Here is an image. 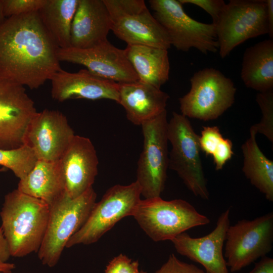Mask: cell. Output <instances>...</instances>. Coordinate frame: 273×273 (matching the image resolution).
Returning <instances> with one entry per match:
<instances>
[{"label":"cell","mask_w":273,"mask_h":273,"mask_svg":"<svg viewBox=\"0 0 273 273\" xmlns=\"http://www.w3.org/2000/svg\"><path fill=\"white\" fill-rule=\"evenodd\" d=\"M11 255L8 245L4 237L3 231L0 228V261L6 262L9 260Z\"/></svg>","instance_id":"obj_34"},{"label":"cell","mask_w":273,"mask_h":273,"mask_svg":"<svg viewBox=\"0 0 273 273\" xmlns=\"http://www.w3.org/2000/svg\"><path fill=\"white\" fill-rule=\"evenodd\" d=\"M267 15L268 23V34L270 39L273 38V0H266Z\"/></svg>","instance_id":"obj_35"},{"label":"cell","mask_w":273,"mask_h":273,"mask_svg":"<svg viewBox=\"0 0 273 273\" xmlns=\"http://www.w3.org/2000/svg\"><path fill=\"white\" fill-rule=\"evenodd\" d=\"M189 92L179 99L183 115L203 121L217 119L234 103L236 88L220 71L205 68L190 79Z\"/></svg>","instance_id":"obj_6"},{"label":"cell","mask_w":273,"mask_h":273,"mask_svg":"<svg viewBox=\"0 0 273 273\" xmlns=\"http://www.w3.org/2000/svg\"><path fill=\"white\" fill-rule=\"evenodd\" d=\"M132 216L155 242L171 241L190 229L210 221L188 202L183 199L166 201L161 197L141 199Z\"/></svg>","instance_id":"obj_4"},{"label":"cell","mask_w":273,"mask_h":273,"mask_svg":"<svg viewBox=\"0 0 273 273\" xmlns=\"http://www.w3.org/2000/svg\"><path fill=\"white\" fill-rule=\"evenodd\" d=\"M225 243L224 256L232 272L239 271L265 256L272 248V212L230 225Z\"/></svg>","instance_id":"obj_12"},{"label":"cell","mask_w":273,"mask_h":273,"mask_svg":"<svg viewBox=\"0 0 273 273\" xmlns=\"http://www.w3.org/2000/svg\"><path fill=\"white\" fill-rule=\"evenodd\" d=\"M256 101L260 108L262 118L258 123L254 124L251 127L256 133L263 134L272 144L273 90L258 93Z\"/></svg>","instance_id":"obj_28"},{"label":"cell","mask_w":273,"mask_h":273,"mask_svg":"<svg viewBox=\"0 0 273 273\" xmlns=\"http://www.w3.org/2000/svg\"><path fill=\"white\" fill-rule=\"evenodd\" d=\"M230 209L223 212L215 228L203 237L193 238L186 232L178 235L171 241L176 252L201 264L207 273H229L222 249L230 225Z\"/></svg>","instance_id":"obj_16"},{"label":"cell","mask_w":273,"mask_h":273,"mask_svg":"<svg viewBox=\"0 0 273 273\" xmlns=\"http://www.w3.org/2000/svg\"><path fill=\"white\" fill-rule=\"evenodd\" d=\"M139 262L120 254L113 258L106 266L104 273H139Z\"/></svg>","instance_id":"obj_31"},{"label":"cell","mask_w":273,"mask_h":273,"mask_svg":"<svg viewBox=\"0 0 273 273\" xmlns=\"http://www.w3.org/2000/svg\"><path fill=\"white\" fill-rule=\"evenodd\" d=\"M58 48L38 11L7 17L0 25V72L38 88L62 69Z\"/></svg>","instance_id":"obj_1"},{"label":"cell","mask_w":273,"mask_h":273,"mask_svg":"<svg viewBox=\"0 0 273 273\" xmlns=\"http://www.w3.org/2000/svg\"><path fill=\"white\" fill-rule=\"evenodd\" d=\"M169 95L139 80L119 83V102L133 124L141 125L166 110Z\"/></svg>","instance_id":"obj_20"},{"label":"cell","mask_w":273,"mask_h":273,"mask_svg":"<svg viewBox=\"0 0 273 273\" xmlns=\"http://www.w3.org/2000/svg\"><path fill=\"white\" fill-rule=\"evenodd\" d=\"M57 56L60 62L83 65L93 74L118 83L139 80L124 50L108 40L87 49L58 48Z\"/></svg>","instance_id":"obj_14"},{"label":"cell","mask_w":273,"mask_h":273,"mask_svg":"<svg viewBox=\"0 0 273 273\" xmlns=\"http://www.w3.org/2000/svg\"><path fill=\"white\" fill-rule=\"evenodd\" d=\"M248 273H273V259L267 256L261 258L254 268Z\"/></svg>","instance_id":"obj_33"},{"label":"cell","mask_w":273,"mask_h":273,"mask_svg":"<svg viewBox=\"0 0 273 273\" xmlns=\"http://www.w3.org/2000/svg\"><path fill=\"white\" fill-rule=\"evenodd\" d=\"M155 273H207L193 264L179 260L173 254Z\"/></svg>","instance_id":"obj_30"},{"label":"cell","mask_w":273,"mask_h":273,"mask_svg":"<svg viewBox=\"0 0 273 273\" xmlns=\"http://www.w3.org/2000/svg\"><path fill=\"white\" fill-rule=\"evenodd\" d=\"M47 0H2L7 17L38 11Z\"/></svg>","instance_id":"obj_29"},{"label":"cell","mask_w":273,"mask_h":273,"mask_svg":"<svg viewBox=\"0 0 273 273\" xmlns=\"http://www.w3.org/2000/svg\"><path fill=\"white\" fill-rule=\"evenodd\" d=\"M96 199L97 194L91 187L75 198L65 192L50 206L47 228L37 251L43 265L52 267L58 263L70 238L87 220Z\"/></svg>","instance_id":"obj_3"},{"label":"cell","mask_w":273,"mask_h":273,"mask_svg":"<svg viewBox=\"0 0 273 273\" xmlns=\"http://www.w3.org/2000/svg\"><path fill=\"white\" fill-rule=\"evenodd\" d=\"M199 142L201 150L212 156L216 170L222 169L234 154L231 140L224 139L217 126H203Z\"/></svg>","instance_id":"obj_26"},{"label":"cell","mask_w":273,"mask_h":273,"mask_svg":"<svg viewBox=\"0 0 273 273\" xmlns=\"http://www.w3.org/2000/svg\"><path fill=\"white\" fill-rule=\"evenodd\" d=\"M141 196V189L136 180L128 185L110 188L96 202L87 220L70 238L66 247L97 242L120 220L132 216Z\"/></svg>","instance_id":"obj_10"},{"label":"cell","mask_w":273,"mask_h":273,"mask_svg":"<svg viewBox=\"0 0 273 273\" xmlns=\"http://www.w3.org/2000/svg\"><path fill=\"white\" fill-rule=\"evenodd\" d=\"M37 159L27 145L14 149H0V165L10 169L19 180L31 170Z\"/></svg>","instance_id":"obj_27"},{"label":"cell","mask_w":273,"mask_h":273,"mask_svg":"<svg viewBox=\"0 0 273 273\" xmlns=\"http://www.w3.org/2000/svg\"><path fill=\"white\" fill-rule=\"evenodd\" d=\"M124 50L139 81L160 89L168 80V50L141 44L127 45Z\"/></svg>","instance_id":"obj_21"},{"label":"cell","mask_w":273,"mask_h":273,"mask_svg":"<svg viewBox=\"0 0 273 273\" xmlns=\"http://www.w3.org/2000/svg\"><path fill=\"white\" fill-rule=\"evenodd\" d=\"M65 191L77 198L91 187L98 174L96 150L87 138L75 135L58 160Z\"/></svg>","instance_id":"obj_17"},{"label":"cell","mask_w":273,"mask_h":273,"mask_svg":"<svg viewBox=\"0 0 273 273\" xmlns=\"http://www.w3.org/2000/svg\"><path fill=\"white\" fill-rule=\"evenodd\" d=\"M257 133L251 127L250 136L242 146L244 157L242 170L251 184L273 201V161L268 159L259 148Z\"/></svg>","instance_id":"obj_24"},{"label":"cell","mask_w":273,"mask_h":273,"mask_svg":"<svg viewBox=\"0 0 273 273\" xmlns=\"http://www.w3.org/2000/svg\"><path fill=\"white\" fill-rule=\"evenodd\" d=\"M110 30V16L103 0H79L71 25L70 47L98 46L108 40Z\"/></svg>","instance_id":"obj_19"},{"label":"cell","mask_w":273,"mask_h":273,"mask_svg":"<svg viewBox=\"0 0 273 273\" xmlns=\"http://www.w3.org/2000/svg\"><path fill=\"white\" fill-rule=\"evenodd\" d=\"M75 135L62 112L46 109L37 112L30 121L25 144L32 149L37 160L57 161Z\"/></svg>","instance_id":"obj_15"},{"label":"cell","mask_w":273,"mask_h":273,"mask_svg":"<svg viewBox=\"0 0 273 273\" xmlns=\"http://www.w3.org/2000/svg\"><path fill=\"white\" fill-rule=\"evenodd\" d=\"M24 87L0 72V149L25 145L29 124L37 111Z\"/></svg>","instance_id":"obj_13"},{"label":"cell","mask_w":273,"mask_h":273,"mask_svg":"<svg viewBox=\"0 0 273 273\" xmlns=\"http://www.w3.org/2000/svg\"><path fill=\"white\" fill-rule=\"evenodd\" d=\"M52 98L62 102L69 99H109L119 102V83L98 76L86 69L77 72L61 69L50 79Z\"/></svg>","instance_id":"obj_18"},{"label":"cell","mask_w":273,"mask_h":273,"mask_svg":"<svg viewBox=\"0 0 273 273\" xmlns=\"http://www.w3.org/2000/svg\"><path fill=\"white\" fill-rule=\"evenodd\" d=\"M17 189L51 206L66 192L58 160H37L29 173L19 180Z\"/></svg>","instance_id":"obj_22"},{"label":"cell","mask_w":273,"mask_h":273,"mask_svg":"<svg viewBox=\"0 0 273 273\" xmlns=\"http://www.w3.org/2000/svg\"><path fill=\"white\" fill-rule=\"evenodd\" d=\"M79 0H47L38 11L50 36L59 48L71 47L72 21Z\"/></svg>","instance_id":"obj_25"},{"label":"cell","mask_w":273,"mask_h":273,"mask_svg":"<svg viewBox=\"0 0 273 273\" xmlns=\"http://www.w3.org/2000/svg\"><path fill=\"white\" fill-rule=\"evenodd\" d=\"M4 14L3 5L2 0H0V25L3 23L6 18Z\"/></svg>","instance_id":"obj_37"},{"label":"cell","mask_w":273,"mask_h":273,"mask_svg":"<svg viewBox=\"0 0 273 273\" xmlns=\"http://www.w3.org/2000/svg\"><path fill=\"white\" fill-rule=\"evenodd\" d=\"M167 111L143 123V148L138 162L136 179L145 199L160 197L168 168Z\"/></svg>","instance_id":"obj_9"},{"label":"cell","mask_w":273,"mask_h":273,"mask_svg":"<svg viewBox=\"0 0 273 273\" xmlns=\"http://www.w3.org/2000/svg\"><path fill=\"white\" fill-rule=\"evenodd\" d=\"M109 12L111 30L127 45L141 44L168 50L167 33L144 0H103Z\"/></svg>","instance_id":"obj_8"},{"label":"cell","mask_w":273,"mask_h":273,"mask_svg":"<svg viewBox=\"0 0 273 273\" xmlns=\"http://www.w3.org/2000/svg\"><path fill=\"white\" fill-rule=\"evenodd\" d=\"M139 273H147V272L144 271L143 270H141V271L140 270Z\"/></svg>","instance_id":"obj_38"},{"label":"cell","mask_w":273,"mask_h":273,"mask_svg":"<svg viewBox=\"0 0 273 273\" xmlns=\"http://www.w3.org/2000/svg\"><path fill=\"white\" fill-rule=\"evenodd\" d=\"M50 206L17 189L5 197L0 216L11 256L37 252L48 225Z\"/></svg>","instance_id":"obj_2"},{"label":"cell","mask_w":273,"mask_h":273,"mask_svg":"<svg viewBox=\"0 0 273 273\" xmlns=\"http://www.w3.org/2000/svg\"><path fill=\"white\" fill-rule=\"evenodd\" d=\"M15 268V265L14 263L0 261V273L12 272V270Z\"/></svg>","instance_id":"obj_36"},{"label":"cell","mask_w":273,"mask_h":273,"mask_svg":"<svg viewBox=\"0 0 273 273\" xmlns=\"http://www.w3.org/2000/svg\"><path fill=\"white\" fill-rule=\"evenodd\" d=\"M222 59L246 40L268 34L266 0H231L214 24Z\"/></svg>","instance_id":"obj_11"},{"label":"cell","mask_w":273,"mask_h":273,"mask_svg":"<svg viewBox=\"0 0 273 273\" xmlns=\"http://www.w3.org/2000/svg\"><path fill=\"white\" fill-rule=\"evenodd\" d=\"M241 77L247 87L264 93L273 90V40L265 39L247 48Z\"/></svg>","instance_id":"obj_23"},{"label":"cell","mask_w":273,"mask_h":273,"mask_svg":"<svg viewBox=\"0 0 273 273\" xmlns=\"http://www.w3.org/2000/svg\"><path fill=\"white\" fill-rule=\"evenodd\" d=\"M171 145L168 167L175 171L192 193L208 200L207 181L200 158L199 136L188 118L175 112L167 124Z\"/></svg>","instance_id":"obj_5"},{"label":"cell","mask_w":273,"mask_h":273,"mask_svg":"<svg viewBox=\"0 0 273 273\" xmlns=\"http://www.w3.org/2000/svg\"><path fill=\"white\" fill-rule=\"evenodd\" d=\"M182 4H191L197 6L208 13L215 24L226 4L223 0H179Z\"/></svg>","instance_id":"obj_32"},{"label":"cell","mask_w":273,"mask_h":273,"mask_svg":"<svg viewBox=\"0 0 273 273\" xmlns=\"http://www.w3.org/2000/svg\"><path fill=\"white\" fill-rule=\"evenodd\" d=\"M1 273H11V272H1Z\"/></svg>","instance_id":"obj_39"},{"label":"cell","mask_w":273,"mask_h":273,"mask_svg":"<svg viewBox=\"0 0 273 273\" xmlns=\"http://www.w3.org/2000/svg\"><path fill=\"white\" fill-rule=\"evenodd\" d=\"M154 17L166 31L171 46L188 52L195 48L207 55L218 50L215 26L197 21L185 12L179 0H150Z\"/></svg>","instance_id":"obj_7"}]
</instances>
